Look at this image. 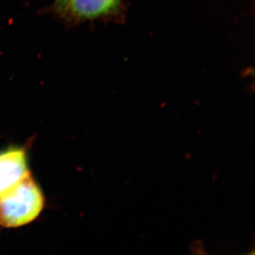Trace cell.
Here are the masks:
<instances>
[{"label":"cell","instance_id":"277c9868","mask_svg":"<svg viewBox=\"0 0 255 255\" xmlns=\"http://www.w3.org/2000/svg\"><path fill=\"white\" fill-rule=\"evenodd\" d=\"M70 0H53L51 5L47 6L42 11L44 14H50L54 16L66 6Z\"/></svg>","mask_w":255,"mask_h":255},{"label":"cell","instance_id":"6da1fadb","mask_svg":"<svg viewBox=\"0 0 255 255\" xmlns=\"http://www.w3.org/2000/svg\"><path fill=\"white\" fill-rule=\"evenodd\" d=\"M44 199L29 172L0 194V225L19 227L31 222L41 213Z\"/></svg>","mask_w":255,"mask_h":255},{"label":"cell","instance_id":"7a4b0ae2","mask_svg":"<svg viewBox=\"0 0 255 255\" xmlns=\"http://www.w3.org/2000/svg\"><path fill=\"white\" fill-rule=\"evenodd\" d=\"M121 0H70L54 17L68 26L110 17L119 12Z\"/></svg>","mask_w":255,"mask_h":255},{"label":"cell","instance_id":"3957f363","mask_svg":"<svg viewBox=\"0 0 255 255\" xmlns=\"http://www.w3.org/2000/svg\"><path fill=\"white\" fill-rule=\"evenodd\" d=\"M26 152L21 147H11L0 152V194L28 173Z\"/></svg>","mask_w":255,"mask_h":255}]
</instances>
